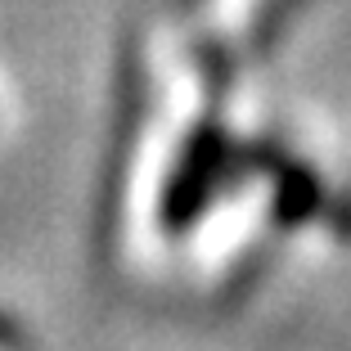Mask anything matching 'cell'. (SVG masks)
<instances>
[{"label":"cell","instance_id":"obj_1","mask_svg":"<svg viewBox=\"0 0 351 351\" xmlns=\"http://www.w3.org/2000/svg\"><path fill=\"white\" fill-rule=\"evenodd\" d=\"M217 167H221V140L207 131V135H198L194 145H189L185 162L176 167V176H171V189H167V203H162V221H167L171 230L194 226L198 207L212 198Z\"/></svg>","mask_w":351,"mask_h":351}]
</instances>
